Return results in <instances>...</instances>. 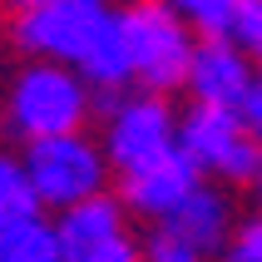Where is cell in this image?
<instances>
[{
    "label": "cell",
    "mask_w": 262,
    "mask_h": 262,
    "mask_svg": "<svg viewBox=\"0 0 262 262\" xmlns=\"http://www.w3.org/2000/svg\"><path fill=\"white\" fill-rule=\"evenodd\" d=\"M173 134H178V109L163 94H114L104 104V139H99V154L109 168L119 173H134L144 163L173 154Z\"/></svg>",
    "instance_id": "7"
},
{
    "label": "cell",
    "mask_w": 262,
    "mask_h": 262,
    "mask_svg": "<svg viewBox=\"0 0 262 262\" xmlns=\"http://www.w3.org/2000/svg\"><path fill=\"white\" fill-rule=\"evenodd\" d=\"M25 213H40L35 208V193L25 183V168L15 154H0V228L15 218H25Z\"/></svg>",
    "instance_id": "13"
},
{
    "label": "cell",
    "mask_w": 262,
    "mask_h": 262,
    "mask_svg": "<svg viewBox=\"0 0 262 262\" xmlns=\"http://www.w3.org/2000/svg\"><path fill=\"white\" fill-rule=\"evenodd\" d=\"M218 262H228V257H218Z\"/></svg>",
    "instance_id": "18"
},
{
    "label": "cell",
    "mask_w": 262,
    "mask_h": 262,
    "mask_svg": "<svg viewBox=\"0 0 262 262\" xmlns=\"http://www.w3.org/2000/svg\"><path fill=\"white\" fill-rule=\"evenodd\" d=\"M173 148L193 163V173L203 183H237V188H252L262 173V154H257V134H248L243 124H233L228 114H213V109H183L178 114V134Z\"/></svg>",
    "instance_id": "5"
},
{
    "label": "cell",
    "mask_w": 262,
    "mask_h": 262,
    "mask_svg": "<svg viewBox=\"0 0 262 262\" xmlns=\"http://www.w3.org/2000/svg\"><path fill=\"white\" fill-rule=\"evenodd\" d=\"M0 262H64L50 213H25L0 228Z\"/></svg>",
    "instance_id": "11"
},
{
    "label": "cell",
    "mask_w": 262,
    "mask_h": 262,
    "mask_svg": "<svg viewBox=\"0 0 262 262\" xmlns=\"http://www.w3.org/2000/svg\"><path fill=\"white\" fill-rule=\"evenodd\" d=\"M139 252H144V262H208V257H198V252H188L183 243H173L168 233H159V228L144 237V248H139Z\"/></svg>",
    "instance_id": "15"
},
{
    "label": "cell",
    "mask_w": 262,
    "mask_h": 262,
    "mask_svg": "<svg viewBox=\"0 0 262 262\" xmlns=\"http://www.w3.org/2000/svg\"><path fill=\"white\" fill-rule=\"evenodd\" d=\"M223 45H233V50H243V55H257V45H262V0H237Z\"/></svg>",
    "instance_id": "14"
},
{
    "label": "cell",
    "mask_w": 262,
    "mask_h": 262,
    "mask_svg": "<svg viewBox=\"0 0 262 262\" xmlns=\"http://www.w3.org/2000/svg\"><path fill=\"white\" fill-rule=\"evenodd\" d=\"M79 262H144V252H139V243H134V237H119V243H109V248H99V252H89V257H79Z\"/></svg>",
    "instance_id": "16"
},
{
    "label": "cell",
    "mask_w": 262,
    "mask_h": 262,
    "mask_svg": "<svg viewBox=\"0 0 262 262\" xmlns=\"http://www.w3.org/2000/svg\"><path fill=\"white\" fill-rule=\"evenodd\" d=\"M168 10L193 30V35H203V40H223L228 35V20H233L237 0H159Z\"/></svg>",
    "instance_id": "12"
},
{
    "label": "cell",
    "mask_w": 262,
    "mask_h": 262,
    "mask_svg": "<svg viewBox=\"0 0 262 262\" xmlns=\"http://www.w3.org/2000/svg\"><path fill=\"white\" fill-rule=\"evenodd\" d=\"M159 233H168L173 243H183V248L198 252V257L223 252V243L233 233V203H228V193H223L218 183H198V188L159 223Z\"/></svg>",
    "instance_id": "9"
},
{
    "label": "cell",
    "mask_w": 262,
    "mask_h": 262,
    "mask_svg": "<svg viewBox=\"0 0 262 262\" xmlns=\"http://www.w3.org/2000/svg\"><path fill=\"white\" fill-rule=\"evenodd\" d=\"M89 109H94V94L74 70L25 59L5 84L0 124L20 144H40V139H59V134H84Z\"/></svg>",
    "instance_id": "1"
},
{
    "label": "cell",
    "mask_w": 262,
    "mask_h": 262,
    "mask_svg": "<svg viewBox=\"0 0 262 262\" xmlns=\"http://www.w3.org/2000/svg\"><path fill=\"white\" fill-rule=\"evenodd\" d=\"M20 168H25V183L35 193L40 213H64L84 198H99L104 183H109V163L99 154V139H89V134H59V139L25 144Z\"/></svg>",
    "instance_id": "3"
},
{
    "label": "cell",
    "mask_w": 262,
    "mask_h": 262,
    "mask_svg": "<svg viewBox=\"0 0 262 262\" xmlns=\"http://www.w3.org/2000/svg\"><path fill=\"white\" fill-rule=\"evenodd\" d=\"M183 89L193 94L198 109H213V114H228L233 124H243L248 134L262 129V79L252 55L233 50L223 40H198L188 59V74H183Z\"/></svg>",
    "instance_id": "6"
},
{
    "label": "cell",
    "mask_w": 262,
    "mask_h": 262,
    "mask_svg": "<svg viewBox=\"0 0 262 262\" xmlns=\"http://www.w3.org/2000/svg\"><path fill=\"white\" fill-rule=\"evenodd\" d=\"M119 30H124V55H129V84L134 89L163 94V99H168V89H183V74H188L198 35L168 5L129 0L119 10Z\"/></svg>",
    "instance_id": "2"
},
{
    "label": "cell",
    "mask_w": 262,
    "mask_h": 262,
    "mask_svg": "<svg viewBox=\"0 0 262 262\" xmlns=\"http://www.w3.org/2000/svg\"><path fill=\"white\" fill-rule=\"evenodd\" d=\"M198 183H203V178L193 173V163L173 148V154H163V159H154V163H144V168L124 173L119 208H124V213H139V218H148L154 228H159V223L168 218Z\"/></svg>",
    "instance_id": "8"
},
{
    "label": "cell",
    "mask_w": 262,
    "mask_h": 262,
    "mask_svg": "<svg viewBox=\"0 0 262 262\" xmlns=\"http://www.w3.org/2000/svg\"><path fill=\"white\" fill-rule=\"evenodd\" d=\"M0 45H5V25H0Z\"/></svg>",
    "instance_id": "17"
},
{
    "label": "cell",
    "mask_w": 262,
    "mask_h": 262,
    "mask_svg": "<svg viewBox=\"0 0 262 262\" xmlns=\"http://www.w3.org/2000/svg\"><path fill=\"white\" fill-rule=\"evenodd\" d=\"M55 237H59V257L79 262L89 252L119 243V237H129V213L119 208L114 193H99V198H84V203L64 208L55 218Z\"/></svg>",
    "instance_id": "10"
},
{
    "label": "cell",
    "mask_w": 262,
    "mask_h": 262,
    "mask_svg": "<svg viewBox=\"0 0 262 262\" xmlns=\"http://www.w3.org/2000/svg\"><path fill=\"white\" fill-rule=\"evenodd\" d=\"M109 15H114L109 0H40L30 10H15L10 45L25 59L79 70V59L89 55V45L99 40Z\"/></svg>",
    "instance_id": "4"
}]
</instances>
